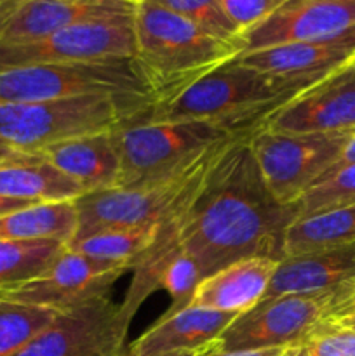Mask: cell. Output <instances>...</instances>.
Listing matches in <instances>:
<instances>
[{
    "mask_svg": "<svg viewBox=\"0 0 355 356\" xmlns=\"http://www.w3.org/2000/svg\"><path fill=\"white\" fill-rule=\"evenodd\" d=\"M296 219V207L282 205L268 190L249 138L226 143L174 212L178 245L194 257L202 280L240 259L282 261Z\"/></svg>",
    "mask_w": 355,
    "mask_h": 356,
    "instance_id": "6da1fadb",
    "label": "cell"
},
{
    "mask_svg": "<svg viewBox=\"0 0 355 356\" xmlns=\"http://www.w3.org/2000/svg\"><path fill=\"white\" fill-rule=\"evenodd\" d=\"M308 87L251 68L239 58L205 73L141 115L146 122H204L249 138Z\"/></svg>",
    "mask_w": 355,
    "mask_h": 356,
    "instance_id": "7a4b0ae2",
    "label": "cell"
},
{
    "mask_svg": "<svg viewBox=\"0 0 355 356\" xmlns=\"http://www.w3.org/2000/svg\"><path fill=\"white\" fill-rule=\"evenodd\" d=\"M134 35V61L152 83L157 101L174 96L242 52L240 44L212 37L180 14L146 0L136 6Z\"/></svg>",
    "mask_w": 355,
    "mask_h": 356,
    "instance_id": "3957f363",
    "label": "cell"
},
{
    "mask_svg": "<svg viewBox=\"0 0 355 356\" xmlns=\"http://www.w3.org/2000/svg\"><path fill=\"white\" fill-rule=\"evenodd\" d=\"M132 94H86L35 103L0 104V141L23 153L79 136L110 132L152 108Z\"/></svg>",
    "mask_w": 355,
    "mask_h": 356,
    "instance_id": "277c9868",
    "label": "cell"
},
{
    "mask_svg": "<svg viewBox=\"0 0 355 356\" xmlns=\"http://www.w3.org/2000/svg\"><path fill=\"white\" fill-rule=\"evenodd\" d=\"M118 159L117 188L162 183L190 169L214 146L246 138L204 122H146L141 115L111 131Z\"/></svg>",
    "mask_w": 355,
    "mask_h": 356,
    "instance_id": "5b68a950",
    "label": "cell"
},
{
    "mask_svg": "<svg viewBox=\"0 0 355 356\" xmlns=\"http://www.w3.org/2000/svg\"><path fill=\"white\" fill-rule=\"evenodd\" d=\"M86 94H132L157 101L152 83L134 59L0 66V104Z\"/></svg>",
    "mask_w": 355,
    "mask_h": 356,
    "instance_id": "8992f818",
    "label": "cell"
},
{
    "mask_svg": "<svg viewBox=\"0 0 355 356\" xmlns=\"http://www.w3.org/2000/svg\"><path fill=\"white\" fill-rule=\"evenodd\" d=\"M228 141L211 148L190 169L162 183L84 193L75 200L79 225L73 238H80L100 229L136 228L160 222L202 183L211 163Z\"/></svg>",
    "mask_w": 355,
    "mask_h": 356,
    "instance_id": "52a82bcc",
    "label": "cell"
},
{
    "mask_svg": "<svg viewBox=\"0 0 355 356\" xmlns=\"http://www.w3.org/2000/svg\"><path fill=\"white\" fill-rule=\"evenodd\" d=\"M352 131L287 134L260 127L249 136V145L270 193L282 205L296 207L333 169Z\"/></svg>",
    "mask_w": 355,
    "mask_h": 356,
    "instance_id": "ba28073f",
    "label": "cell"
},
{
    "mask_svg": "<svg viewBox=\"0 0 355 356\" xmlns=\"http://www.w3.org/2000/svg\"><path fill=\"white\" fill-rule=\"evenodd\" d=\"M333 292L285 294L237 316L218 341L219 351L303 346L329 320Z\"/></svg>",
    "mask_w": 355,
    "mask_h": 356,
    "instance_id": "9c48e42d",
    "label": "cell"
},
{
    "mask_svg": "<svg viewBox=\"0 0 355 356\" xmlns=\"http://www.w3.org/2000/svg\"><path fill=\"white\" fill-rule=\"evenodd\" d=\"M132 16L86 21L26 44H0V66L134 59Z\"/></svg>",
    "mask_w": 355,
    "mask_h": 356,
    "instance_id": "30bf717a",
    "label": "cell"
},
{
    "mask_svg": "<svg viewBox=\"0 0 355 356\" xmlns=\"http://www.w3.org/2000/svg\"><path fill=\"white\" fill-rule=\"evenodd\" d=\"M131 322L106 296L59 312L51 325L9 356H120Z\"/></svg>",
    "mask_w": 355,
    "mask_h": 356,
    "instance_id": "8fae6325",
    "label": "cell"
},
{
    "mask_svg": "<svg viewBox=\"0 0 355 356\" xmlns=\"http://www.w3.org/2000/svg\"><path fill=\"white\" fill-rule=\"evenodd\" d=\"M127 271H132L131 264L97 259L65 247L44 273L2 289L0 299L68 312L110 296L115 282Z\"/></svg>",
    "mask_w": 355,
    "mask_h": 356,
    "instance_id": "7c38bea8",
    "label": "cell"
},
{
    "mask_svg": "<svg viewBox=\"0 0 355 356\" xmlns=\"http://www.w3.org/2000/svg\"><path fill=\"white\" fill-rule=\"evenodd\" d=\"M263 129L287 134L355 129V61L287 101L265 122Z\"/></svg>",
    "mask_w": 355,
    "mask_h": 356,
    "instance_id": "4fadbf2b",
    "label": "cell"
},
{
    "mask_svg": "<svg viewBox=\"0 0 355 356\" xmlns=\"http://www.w3.org/2000/svg\"><path fill=\"white\" fill-rule=\"evenodd\" d=\"M355 26L354 0H287L240 37L242 52L336 37Z\"/></svg>",
    "mask_w": 355,
    "mask_h": 356,
    "instance_id": "5bb4252c",
    "label": "cell"
},
{
    "mask_svg": "<svg viewBox=\"0 0 355 356\" xmlns=\"http://www.w3.org/2000/svg\"><path fill=\"white\" fill-rule=\"evenodd\" d=\"M136 6L134 0H21L0 7V44H26L86 21L132 16Z\"/></svg>",
    "mask_w": 355,
    "mask_h": 356,
    "instance_id": "9a60e30c",
    "label": "cell"
},
{
    "mask_svg": "<svg viewBox=\"0 0 355 356\" xmlns=\"http://www.w3.org/2000/svg\"><path fill=\"white\" fill-rule=\"evenodd\" d=\"M237 58L258 72L312 87L336 70L355 61V26L336 37L275 45Z\"/></svg>",
    "mask_w": 355,
    "mask_h": 356,
    "instance_id": "2e32d148",
    "label": "cell"
},
{
    "mask_svg": "<svg viewBox=\"0 0 355 356\" xmlns=\"http://www.w3.org/2000/svg\"><path fill=\"white\" fill-rule=\"evenodd\" d=\"M355 282V242L334 249L284 257L263 301L285 294L334 292Z\"/></svg>",
    "mask_w": 355,
    "mask_h": 356,
    "instance_id": "e0dca14e",
    "label": "cell"
},
{
    "mask_svg": "<svg viewBox=\"0 0 355 356\" xmlns=\"http://www.w3.org/2000/svg\"><path fill=\"white\" fill-rule=\"evenodd\" d=\"M278 263L268 257L235 261L205 277L190 306L242 315L263 301Z\"/></svg>",
    "mask_w": 355,
    "mask_h": 356,
    "instance_id": "ac0fdd59",
    "label": "cell"
},
{
    "mask_svg": "<svg viewBox=\"0 0 355 356\" xmlns=\"http://www.w3.org/2000/svg\"><path fill=\"white\" fill-rule=\"evenodd\" d=\"M237 316L235 313L188 306L174 315H162L152 329L125 348L122 356H155L211 346Z\"/></svg>",
    "mask_w": 355,
    "mask_h": 356,
    "instance_id": "d6986e66",
    "label": "cell"
},
{
    "mask_svg": "<svg viewBox=\"0 0 355 356\" xmlns=\"http://www.w3.org/2000/svg\"><path fill=\"white\" fill-rule=\"evenodd\" d=\"M38 155L75 181L84 193L117 188L120 181V159L111 131L65 139L45 146Z\"/></svg>",
    "mask_w": 355,
    "mask_h": 356,
    "instance_id": "ffe728a7",
    "label": "cell"
},
{
    "mask_svg": "<svg viewBox=\"0 0 355 356\" xmlns=\"http://www.w3.org/2000/svg\"><path fill=\"white\" fill-rule=\"evenodd\" d=\"M84 190L38 153L19 152L0 163V197L47 204L75 202Z\"/></svg>",
    "mask_w": 355,
    "mask_h": 356,
    "instance_id": "44dd1931",
    "label": "cell"
},
{
    "mask_svg": "<svg viewBox=\"0 0 355 356\" xmlns=\"http://www.w3.org/2000/svg\"><path fill=\"white\" fill-rule=\"evenodd\" d=\"M77 225L75 202L35 204L0 218V240H58L68 245Z\"/></svg>",
    "mask_w": 355,
    "mask_h": 356,
    "instance_id": "7402d4cb",
    "label": "cell"
},
{
    "mask_svg": "<svg viewBox=\"0 0 355 356\" xmlns=\"http://www.w3.org/2000/svg\"><path fill=\"white\" fill-rule=\"evenodd\" d=\"M355 242V205L298 218L287 228L284 257L334 249Z\"/></svg>",
    "mask_w": 355,
    "mask_h": 356,
    "instance_id": "603a6c76",
    "label": "cell"
},
{
    "mask_svg": "<svg viewBox=\"0 0 355 356\" xmlns=\"http://www.w3.org/2000/svg\"><path fill=\"white\" fill-rule=\"evenodd\" d=\"M159 225L160 222L136 226V228L100 229V232L89 233L80 238H73L66 247L80 254H86V256L125 263L134 268V263L139 259V256H143L155 240Z\"/></svg>",
    "mask_w": 355,
    "mask_h": 356,
    "instance_id": "cb8c5ba5",
    "label": "cell"
},
{
    "mask_svg": "<svg viewBox=\"0 0 355 356\" xmlns=\"http://www.w3.org/2000/svg\"><path fill=\"white\" fill-rule=\"evenodd\" d=\"M65 247L58 240H0V291L44 273Z\"/></svg>",
    "mask_w": 355,
    "mask_h": 356,
    "instance_id": "d4e9b609",
    "label": "cell"
},
{
    "mask_svg": "<svg viewBox=\"0 0 355 356\" xmlns=\"http://www.w3.org/2000/svg\"><path fill=\"white\" fill-rule=\"evenodd\" d=\"M59 312L0 299V356H9L51 325Z\"/></svg>",
    "mask_w": 355,
    "mask_h": 356,
    "instance_id": "484cf974",
    "label": "cell"
},
{
    "mask_svg": "<svg viewBox=\"0 0 355 356\" xmlns=\"http://www.w3.org/2000/svg\"><path fill=\"white\" fill-rule=\"evenodd\" d=\"M355 205V162L320 177L296 204L298 218Z\"/></svg>",
    "mask_w": 355,
    "mask_h": 356,
    "instance_id": "4316f807",
    "label": "cell"
},
{
    "mask_svg": "<svg viewBox=\"0 0 355 356\" xmlns=\"http://www.w3.org/2000/svg\"><path fill=\"white\" fill-rule=\"evenodd\" d=\"M200 280V271L194 257L184 254L183 250L174 252L164 264L159 278V289H164L171 298V306L164 316L188 308Z\"/></svg>",
    "mask_w": 355,
    "mask_h": 356,
    "instance_id": "83f0119b",
    "label": "cell"
},
{
    "mask_svg": "<svg viewBox=\"0 0 355 356\" xmlns=\"http://www.w3.org/2000/svg\"><path fill=\"white\" fill-rule=\"evenodd\" d=\"M146 2L157 3L180 14L181 17L191 21L198 28L211 33L212 37L240 44L239 31L225 16L219 0H146Z\"/></svg>",
    "mask_w": 355,
    "mask_h": 356,
    "instance_id": "f1b7e54d",
    "label": "cell"
},
{
    "mask_svg": "<svg viewBox=\"0 0 355 356\" xmlns=\"http://www.w3.org/2000/svg\"><path fill=\"white\" fill-rule=\"evenodd\" d=\"M284 2L287 0H219L223 13L235 26L240 37L263 23Z\"/></svg>",
    "mask_w": 355,
    "mask_h": 356,
    "instance_id": "f546056e",
    "label": "cell"
},
{
    "mask_svg": "<svg viewBox=\"0 0 355 356\" xmlns=\"http://www.w3.org/2000/svg\"><path fill=\"white\" fill-rule=\"evenodd\" d=\"M305 356H355V330L324 323L305 344Z\"/></svg>",
    "mask_w": 355,
    "mask_h": 356,
    "instance_id": "4dcf8cb0",
    "label": "cell"
},
{
    "mask_svg": "<svg viewBox=\"0 0 355 356\" xmlns=\"http://www.w3.org/2000/svg\"><path fill=\"white\" fill-rule=\"evenodd\" d=\"M303 346L268 348V350H244V351H219L214 350L209 356H299Z\"/></svg>",
    "mask_w": 355,
    "mask_h": 356,
    "instance_id": "1f68e13d",
    "label": "cell"
},
{
    "mask_svg": "<svg viewBox=\"0 0 355 356\" xmlns=\"http://www.w3.org/2000/svg\"><path fill=\"white\" fill-rule=\"evenodd\" d=\"M354 162H355V129L352 131L350 138H348V141H347V145H345L343 152H341L340 159H338V162L334 163V167L331 170L340 169V167H345V165H348V163H354Z\"/></svg>",
    "mask_w": 355,
    "mask_h": 356,
    "instance_id": "d6a6232c",
    "label": "cell"
},
{
    "mask_svg": "<svg viewBox=\"0 0 355 356\" xmlns=\"http://www.w3.org/2000/svg\"><path fill=\"white\" fill-rule=\"evenodd\" d=\"M352 315H355V298L334 305L329 312V320L345 318V316H352ZM329 320H327V322H329Z\"/></svg>",
    "mask_w": 355,
    "mask_h": 356,
    "instance_id": "836d02e7",
    "label": "cell"
},
{
    "mask_svg": "<svg viewBox=\"0 0 355 356\" xmlns=\"http://www.w3.org/2000/svg\"><path fill=\"white\" fill-rule=\"evenodd\" d=\"M30 205H35L33 202L26 200H16V198H6L0 197V218L6 214H10L14 211H19L23 207H30Z\"/></svg>",
    "mask_w": 355,
    "mask_h": 356,
    "instance_id": "e575fe53",
    "label": "cell"
},
{
    "mask_svg": "<svg viewBox=\"0 0 355 356\" xmlns=\"http://www.w3.org/2000/svg\"><path fill=\"white\" fill-rule=\"evenodd\" d=\"M214 350H218V343L211 346L198 348V350H187V351H171V353H162L155 356H209ZM122 356V355H120Z\"/></svg>",
    "mask_w": 355,
    "mask_h": 356,
    "instance_id": "d590c367",
    "label": "cell"
},
{
    "mask_svg": "<svg viewBox=\"0 0 355 356\" xmlns=\"http://www.w3.org/2000/svg\"><path fill=\"white\" fill-rule=\"evenodd\" d=\"M355 298V282L354 284H348L345 287H341L340 291H334L333 292V301H331V308L338 302H343L348 301V299H354Z\"/></svg>",
    "mask_w": 355,
    "mask_h": 356,
    "instance_id": "8d00e7d4",
    "label": "cell"
},
{
    "mask_svg": "<svg viewBox=\"0 0 355 356\" xmlns=\"http://www.w3.org/2000/svg\"><path fill=\"white\" fill-rule=\"evenodd\" d=\"M17 153H19L17 149L10 148L9 145H6V143L0 141V163L6 162V160H9V159H13V156H16Z\"/></svg>",
    "mask_w": 355,
    "mask_h": 356,
    "instance_id": "74e56055",
    "label": "cell"
},
{
    "mask_svg": "<svg viewBox=\"0 0 355 356\" xmlns=\"http://www.w3.org/2000/svg\"><path fill=\"white\" fill-rule=\"evenodd\" d=\"M327 323H333V325L345 327V329L355 330V315L345 316V318H338V320H329V322H327Z\"/></svg>",
    "mask_w": 355,
    "mask_h": 356,
    "instance_id": "f35d334b",
    "label": "cell"
},
{
    "mask_svg": "<svg viewBox=\"0 0 355 356\" xmlns=\"http://www.w3.org/2000/svg\"><path fill=\"white\" fill-rule=\"evenodd\" d=\"M21 2V0H0V7H7V6H14V3Z\"/></svg>",
    "mask_w": 355,
    "mask_h": 356,
    "instance_id": "ab89813d",
    "label": "cell"
},
{
    "mask_svg": "<svg viewBox=\"0 0 355 356\" xmlns=\"http://www.w3.org/2000/svg\"><path fill=\"white\" fill-rule=\"evenodd\" d=\"M299 356H305V353H303V348H301V353H299Z\"/></svg>",
    "mask_w": 355,
    "mask_h": 356,
    "instance_id": "60d3db41",
    "label": "cell"
},
{
    "mask_svg": "<svg viewBox=\"0 0 355 356\" xmlns=\"http://www.w3.org/2000/svg\"><path fill=\"white\" fill-rule=\"evenodd\" d=\"M134 2H139V0H134Z\"/></svg>",
    "mask_w": 355,
    "mask_h": 356,
    "instance_id": "b9f144b4",
    "label": "cell"
},
{
    "mask_svg": "<svg viewBox=\"0 0 355 356\" xmlns=\"http://www.w3.org/2000/svg\"><path fill=\"white\" fill-rule=\"evenodd\" d=\"M354 2H355V0H354Z\"/></svg>",
    "mask_w": 355,
    "mask_h": 356,
    "instance_id": "7bdbcfd3",
    "label": "cell"
}]
</instances>
